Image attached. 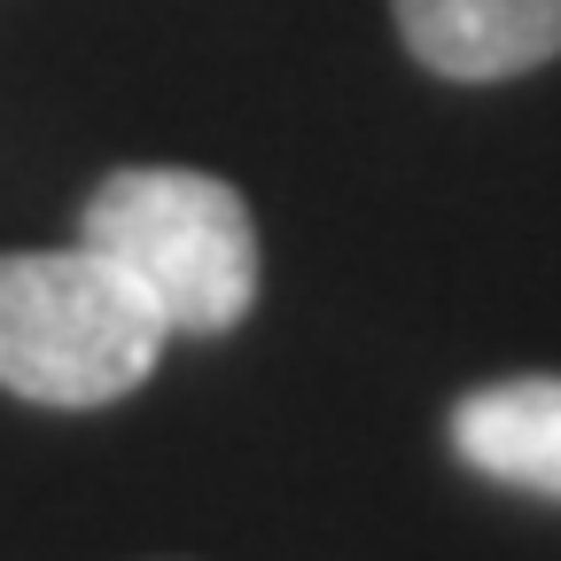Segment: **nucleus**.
<instances>
[{
  "mask_svg": "<svg viewBox=\"0 0 561 561\" xmlns=\"http://www.w3.org/2000/svg\"><path fill=\"white\" fill-rule=\"evenodd\" d=\"M79 242L102 250L172 335H227L257 305V227L219 172L125 164L87 195Z\"/></svg>",
  "mask_w": 561,
  "mask_h": 561,
  "instance_id": "1",
  "label": "nucleus"
},
{
  "mask_svg": "<svg viewBox=\"0 0 561 561\" xmlns=\"http://www.w3.org/2000/svg\"><path fill=\"white\" fill-rule=\"evenodd\" d=\"M164 343V312L102 250H0V390L62 413L117 405Z\"/></svg>",
  "mask_w": 561,
  "mask_h": 561,
  "instance_id": "2",
  "label": "nucleus"
},
{
  "mask_svg": "<svg viewBox=\"0 0 561 561\" xmlns=\"http://www.w3.org/2000/svg\"><path fill=\"white\" fill-rule=\"evenodd\" d=\"M445 437L476 476L530 500H561V375H507L468 390Z\"/></svg>",
  "mask_w": 561,
  "mask_h": 561,
  "instance_id": "4",
  "label": "nucleus"
},
{
  "mask_svg": "<svg viewBox=\"0 0 561 561\" xmlns=\"http://www.w3.org/2000/svg\"><path fill=\"white\" fill-rule=\"evenodd\" d=\"M413 62L437 79H515L561 55V0H390Z\"/></svg>",
  "mask_w": 561,
  "mask_h": 561,
  "instance_id": "3",
  "label": "nucleus"
}]
</instances>
